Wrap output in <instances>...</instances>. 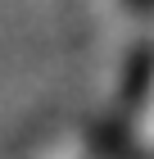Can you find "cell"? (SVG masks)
<instances>
[{
	"mask_svg": "<svg viewBox=\"0 0 154 159\" xmlns=\"http://www.w3.org/2000/svg\"><path fill=\"white\" fill-rule=\"evenodd\" d=\"M141 5H145V0H141Z\"/></svg>",
	"mask_w": 154,
	"mask_h": 159,
	"instance_id": "1",
	"label": "cell"
}]
</instances>
